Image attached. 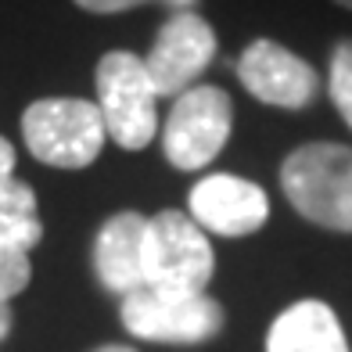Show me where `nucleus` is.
I'll return each mask as SVG.
<instances>
[{"label":"nucleus","mask_w":352,"mask_h":352,"mask_svg":"<svg viewBox=\"0 0 352 352\" xmlns=\"http://www.w3.org/2000/svg\"><path fill=\"white\" fill-rule=\"evenodd\" d=\"M334 4H338V8H349V11H352V0H334Z\"/></svg>","instance_id":"6ab92c4d"},{"label":"nucleus","mask_w":352,"mask_h":352,"mask_svg":"<svg viewBox=\"0 0 352 352\" xmlns=\"http://www.w3.org/2000/svg\"><path fill=\"white\" fill-rule=\"evenodd\" d=\"M43 241V223L36 212L33 187L19 176H0V245L33 252Z\"/></svg>","instance_id":"f8f14e48"},{"label":"nucleus","mask_w":352,"mask_h":352,"mask_svg":"<svg viewBox=\"0 0 352 352\" xmlns=\"http://www.w3.org/2000/svg\"><path fill=\"white\" fill-rule=\"evenodd\" d=\"M122 327L144 342L201 345L223 331V306L205 292H169V287H137L122 295Z\"/></svg>","instance_id":"20e7f679"},{"label":"nucleus","mask_w":352,"mask_h":352,"mask_svg":"<svg viewBox=\"0 0 352 352\" xmlns=\"http://www.w3.org/2000/svg\"><path fill=\"white\" fill-rule=\"evenodd\" d=\"M280 190L292 209L334 234H352V148L334 140L302 144L280 162Z\"/></svg>","instance_id":"f257e3e1"},{"label":"nucleus","mask_w":352,"mask_h":352,"mask_svg":"<svg viewBox=\"0 0 352 352\" xmlns=\"http://www.w3.org/2000/svg\"><path fill=\"white\" fill-rule=\"evenodd\" d=\"M327 94L338 108L342 122L352 130V40H338L331 51V69H327Z\"/></svg>","instance_id":"ddd939ff"},{"label":"nucleus","mask_w":352,"mask_h":352,"mask_svg":"<svg viewBox=\"0 0 352 352\" xmlns=\"http://www.w3.org/2000/svg\"><path fill=\"white\" fill-rule=\"evenodd\" d=\"M22 137L29 155L54 169H87L104 148V119L83 98H40L22 111Z\"/></svg>","instance_id":"f03ea898"},{"label":"nucleus","mask_w":352,"mask_h":352,"mask_svg":"<svg viewBox=\"0 0 352 352\" xmlns=\"http://www.w3.org/2000/svg\"><path fill=\"white\" fill-rule=\"evenodd\" d=\"M14 173V144L8 137H0V176Z\"/></svg>","instance_id":"dca6fc26"},{"label":"nucleus","mask_w":352,"mask_h":352,"mask_svg":"<svg viewBox=\"0 0 352 352\" xmlns=\"http://www.w3.org/2000/svg\"><path fill=\"white\" fill-rule=\"evenodd\" d=\"M266 352H349L342 320L327 302L302 298L277 313L266 331Z\"/></svg>","instance_id":"9b49d317"},{"label":"nucleus","mask_w":352,"mask_h":352,"mask_svg":"<svg viewBox=\"0 0 352 352\" xmlns=\"http://www.w3.org/2000/svg\"><path fill=\"white\" fill-rule=\"evenodd\" d=\"M216 29L195 8H180L155 33L151 51L144 54V69L158 98H176L212 65L216 58Z\"/></svg>","instance_id":"0eeeda50"},{"label":"nucleus","mask_w":352,"mask_h":352,"mask_svg":"<svg viewBox=\"0 0 352 352\" xmlns=\"http://www.w3.org/2000/svg\"><path fill=\"white\" fill-rule=\"evenodd\" d=\"M234 130V101L223 87L195 83L173 98V108L162 126V151L173 169H201L212 166L227 148Z\"/></svg>","instance_id":"39448f33"},{"label":"nucleus","mask_w":352,"mask_h":352,"mask_svg":"<svg viewBox=\"0 0 352 352\" xmlns=\"http://www.w3.org/2000/svg\"><path fill=\"white\" fill-rule=\"evenodd\" d=\"M94 352H137L130 345H101V349H94Z\"/></svg>","instance_id":"a211bd4d"},{"label":"nucleus","mask_w":352,"mask_h":352,"mask_svg":"<svg viewBox=\"0 0 352 352\" xmlns=\"http://www.w3.org/2000/svg\"><path fill=\"white\" fill-rule=\"evenodd\" d=\"M187 209L205 234L248 237L266 227L270 198L255 180H245V176H234V173H212L190 187Z\"/></svg>","instance_id":"1a4fd4ad"},{"label":"nucleus","mask_w":352,"mask_h":352,"mask_svg":"<svg viewBox=\"0 0 352 352\" xmlns=\"http://www.w3.org/2000/svg\"><path fill=\"white\" fill-rule=\"evenodd\" d=\"M29 277H33L29 252L0 245V302H11L14 295H22L29 287Z\"/></svg>","instance_id":"4468645a"},{"label":"nucleus","mask_w":352,"mask_h":352,"mask_svg":"<svg viewBox=\"0 0 352 352\" xmlns=\"http://www.w3.org/2000/svg\"><path fill=\"white\" fill-rule=\"evenodd\" d=\"M11 327H14V313H11V302H0V342L11 334Z\"/></svg>","instance_id":"f3484780"},{"label":"nucleus","mask_w":352,"mask_h":352,"mask_svg":"<svg viewBox=\"0 0 352 352\" xmlns=\"http://www.w3.org/2000/svg\"><path fill=\"white\" fill-rule=\"evenodd\" d=\"M216 274L209 234L190 216L166 209L148 219L144 230V284L169 292H205Z\"/></svg>","instance_id":"423d86ee"},{"label":"nucleus","mask_w":352,"mask_h":352,"mask_svg":"<svg viewBox=\"0 0 352 352\" xmlns=\"http://www.w3.org/2000/svg\"><path fill=\"white\" fill-rule=\"evenodd\" d=\"M98 83V111L104 119L108 140H116L122 151L148 148L158 133V94L148 79L144 58L133 51H108L94 72Z\"/></svg>","instance_id":"7ed1b4c3"},{"label":"nucleus","mask_w":352,"mask_h":352,"mask_svg":"<svg viewBox=\"0 0 352 352\" xmlns=\"http://www.w3.org/2000/svg\"><path fill=\"white\" fill-rule=\"evenodd\" d=\"M72 4L90 11V14H119V11L144 8V4H173L176 11H180V8H195L198 0H72Z\"/></svg>","instance_id":"2eb2a0df"},{"label":"nucleus","mask_w":352,"mask_h":352,"mask_svg":"<svg viewBox=\"0 0 352 352\" xmlns=\"http://www.w3.org/2000/svg\"><path fill=\"white\" fill-rule=\"evenodd\" d=\"M144 230L148 216L116 212L101 223L94 237V270L111 295H130L144 287Z\"/></svg>","instance_id":"9d476101"},{"label":"nucleus","mask_w":352,"mask_h":352,"mask_svg":"<svg viewBox=\"0 0 352 352\" xmlns=\"http://www.w3.org/2000/svg\"><path fill=\"white\" fill-rule=\"evenodd\" d=\"M237 76L252 98L270 108L302 111L320 94L316 69L277 40H252L237 58Z\"/></svg>","instance_id":"6e6552de"}]
</instances>
